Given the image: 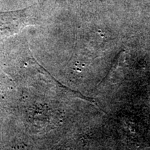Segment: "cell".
Here are the masks:
<instances>
[{"instance_id": "1", "label": "cell", "mask_w": 150, "mask_h": 150, "mask_svg": "<svg viewBox=\"0 0 150 150\" xmlns=\"http://www.w3.org/2000/svg\"><path fill=\"white\" fill-rule=\"evenodd\" d=\"M30 8L11 11H0V36L17 32L29 22Z\"/></svg>"}]
</instances>
